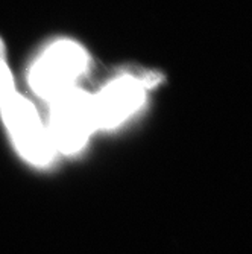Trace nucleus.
Instances as JSON below:
<instances>
[{"label":"nucleus","mask_w":252,"mask_h":254,"mask_svg":"<svg viewBox=\"0 0 252 254\" xmlns=\"http://www.w3.org/2000/svg\"><path fill=\"white\" fill-rule=\"evenodd\" d=\"M50 102L48 132L55 152L73 155L81 152L90 135L96 131L93 114V95L73 87Z\"/></svg>","instance_id":"1"},{"label":"nucleus","mask_w":252,"mask_h":254,"mask_svg":"<svg viewBox=\"0 0 252 254\" xmlns=\"http://www.w3.org/2000/svg\"><path fill=\"white\" fill-rule=\"evenodd\" d=\"M87 64L88 55L81 44L72 40H59L34 63L29 72V85L37 96L52 101L65 90L76 87Z\"/></svg>","instance_id":"2"},{"label":"nucleus","mask_w":252,"mask_h":254,"mask_svg":"<svg viewBox=\"0 0 252 254\" xmlns=\"http://www.w3.org/2000/svg\"><path fill=\"white\" fill-rule=\"evenodd\" d=\"M0 113L18 154L31 165H50L56 152L34 104L14 91L0 102Z\"/></svg>","instance_id":"3"},{"label":"nucleus","mask_w":252,"mask_h":254,"mask_svg":"<svg viewBox=\"0 0 252 254\" xmlns=\"http://www.w3.org/2000/svg\"><path fill=\"white\" fill-rule=\"evenodd\" d=\"M145 102V82L122 76L106 84L93 95L96 129H112L122 125Z\"/></svg>","instance_id":"4"}]
</instances>
